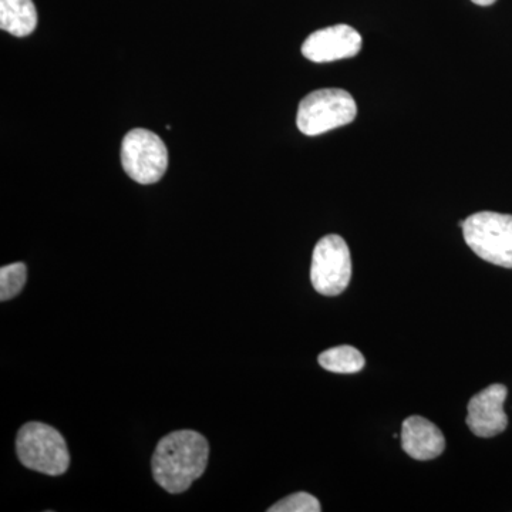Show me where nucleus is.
Segmentation results:
<instances>
[{
  "mask_svg": "<svg viewBox=\"0 0 512 512\" xmlns=\"http://www.w3.org/2000/svg\"><path fill=\"white\" fill-rule=\"evenodd\" d=\"M471 2L476 3L478 6H491L497 0H471Z\"/></svg>",
  "mask_w": 512,
  "mask_h": 512,
  "instance_id": "4468645a",
  "label": "nucleus"
},
{
  "mask_svg": "<svg viewBox=\"0 0 512 512\" xmlns=\"http://www.w3.org/2000/svg\"><path fill=\"white\" fill-rule=\"evenodd\" d=\"M210 446L194 430H178L158 441L153 456V477L167 493L181 494L204 474Z\"/></svg>",
  "mask_w": 512,
  "mask_h": 512,
  "instance_id": "f257e3e1",
  "label": "nucleus"
},
{
  "mask_svg": "<svg viewBox=\"0 0 512 512\" xmlns=\"http://www.w3.org/2000/svg\"><path fill=\"white\" fill-rule=\"evenodd\" d=\"M507 396L504 384H491L468 402L466 423L474 436L490 439L507 429L508 417L504 412Z\"/></svg>",
  "mask_w": 512,
  "mask_h": 512,
  "instance_id": "0eeeda50",
  "label": "nucleus"
},
{
  "mask_svg": "<svg viewBox=\"0 0 512 512\" xmlns=\"http://www.w3.org/2000/svg\"><path fill=\"white\" fill-rule=\"evenodd\" d=\"M121 164L131 180L138 184H156L168 168L164 141L153 131L134 128L121 143Z\"/></svg>",
  "mask_w": 512,
  "mask_h": 512,
  "instance_id": "39448f33",
  "label": "nucleus"
},
{
  "mask_svg": "<svg viewBox=\"0 0 512 512\" xmlns=\"http://www.w3.org/2000/svg\"><path fill=\"white\" fill-rule=\"evenodd\" d=\"M28 279V268L22 262L2 266L0 269V301L6 302L18 296Z\"/></svg>",
  "mask_w": 512,
  "mask_h": 512,
  "instance_id": "f8f14e48",
  "label": "nucleus"
},
{
  "mask_svg": "<svg viewBox=\"0 0 512 512\" xmlns=\"http://www.w3.org/2000/svg\"><path fill=\"white\" fill-rule=\"evenodd\" d=\"M468 247L490 264L512 269V215L477 212L463 221Z\"/></svg>",
  "mask_w": 512,
  "mask_h": 512,
  "instance_id": "20e7f679",
  "label": "nucleus"
},
{
  "mask_svg": "<svg viewBox=\"0 0 512 512\" xmlns=\"http://www.w3.org/2000/svg\"><path fill=\"white\" fill-rule=\"evenodd\" d=\"M16 453L20 463L46 476H62L70 464L66 441L55 427L47 424H25L16 437Z\"/></svg>",
  "mask_w": 512,
  "mask_h": 512,
  "instance_id": "f03ea898",
  "label": "nucleus"
},
{
  "mask_svg": "<svg viewBox=\"0 0 512 512\" xmlns=\"http://www.w3.org/2000/svg\"><path fill=\"white\" fill-rule=\"evenodd\" d=\"M37 26L32 0H0V29L16 37L29 36Z\"/></svg>",
  "mask_w": 512,
  "mask_h": 512,
  "instance_id": "9d476101",
  "label": "nucleus"
},
{
  "mask_svg": "<svg viewBox=\"0 0 512 512\" xmlns=\"http://www.w3.org/2000/svg\"><path fill=\"white\" fill-rule=\"evenodd\" d=\"M362 36L349 25L316 30L302 45V55L315 63L336 62L359 55Z\"/></svg>",
  "mask_w": 512,
  "mask_h": 512,
  "instance_id": "6e6552de",
  "label": "nucleus"
},
{
  "mask_svg": "<svg viewBox=\"0 0 512 512\" xmlns=\"http://www.w3.org/2000/svg\"><path fill=\"white\" fill-rule=\"evenodd\" d=\"M320 503L318 498L308 493H295L288 495L284 500L279 501L269 508V512H319Z\"/></svg>",
  "mask_w": 512,
  "mask_h": 512,
  "instance_id": "ddd939ff",
  "label": "nucleus"
},
{
  "mask_svg": "<svg viewBox=\"0 0 512 512\" xmlns=\"http://www.w3.org/2000/svg\"><path fill=\"white\" fill-rule=\"evenodd\" d=\"M402 446L414 460L429 461L440 457L446 448V439L439 427L421 416L403 421Z\"/></svg>",
  "mask_w": 512,
  "mask_h": 512,
  "instance_id": "1a4fd4ad",
  "label": "nucleus"
},
{
  "mask_svg": "<svg viewBox=\"0 0 512 512\" xmlns=\"http://www.w3.org/2000/svg\"><path fill=\"white\" fill-rule=\"evenodd\" d=\"M318 362L328 372L340 373V375L360 372L366 365L365 356L349 345L325 350L320 353Z\"/></svg>",
  "mask_w": 512,
  "mask_h": 512,
  "instance_id": "9b49d317",
  "label": "nucleus"
},
{
  "mask_svg": "<svg viewBox=\"0 0 512 512\" xmlns=\"http://www.w3.org/2000/svg\"><path fill=\"white\" fill-rule=\"evenodd\" d=\"M352 278V259L345 239L326 235L313 249L311 282L320 295L338 296L346 291Z\"/></svg>",
  "mask_w": 512,
  "mask_h": 512,
  "instance_id": "423d86ee",
  "label": "nucleus"
},
{
  "mask_svg": "<svg viewBox=\"0 0 512 512\" xmlns=\"http://www.w3.org/2000/svg\"><path fill=\"white\" fill-rule=\"evenodd\" d=\"M356 114L352 94L342 89H322L309 93L299 103L296 124L305 136H320L352 123Z\"/></svg>",
  "mask_w": 512,
  "mask_h": 512,
  "instance_id": "7ed1b4c3",
  "label": "nucleus"
}]
</instances>
